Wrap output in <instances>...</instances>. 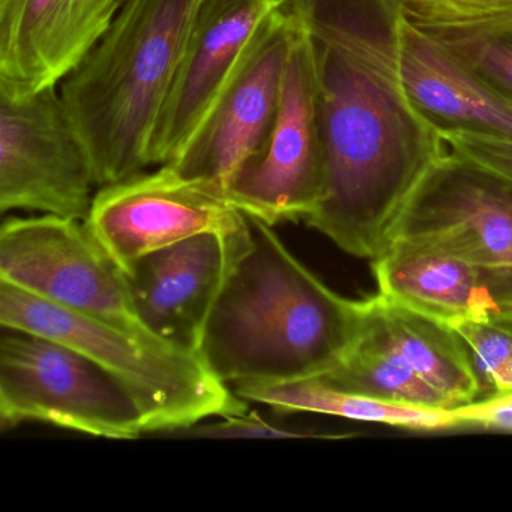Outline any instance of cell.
Returning a JSON list of instances; mask_svg holds the SVG:
<instances>
[{"label": "cell", "instance_id": "6da1fadb", "mask_svg": "<svg viewBox=\"0 0 512 512\" xmlns=\"http://www.w3.org/2000/svg\"><path fill=\"white\" fill-rule=\"evenodd\" d=\"M284 8L310 46L326 151L325 194L304 223L373 262L448 152L404 88L403 11L397 0H287Z\"/></svg>", "mask_w": 512, "mask_h": 512}, {"label": "cell", "instance_id": "7a4b0ae2", "mask_svg": "<svg viewBox=\"0 0 512 512\" xmlns=\"http://www.w3.org/2000/svg\"><path fill=\"white\" fill-rule=\"evenodd\" d=\"M247 220L197 353L230 388L332 370L358 338L364 299L338 295L290 253L274 227Z\"/></svg>", "mask_w": 512, "mask_h": 512}, {"label": "cell", "instance_id": "3957f363", "mask_svg": "<svg viewBox=\"0 0 512 512\" xmlns=\"http://www.w3.org/2000/svg\"><path fill=\"white\" fill-rule=\"evenodd\" d=\"M197 5L199 0H124L106 34L61 83L98 188L148 169L149 143Z\"/></svg>", "mask_w": 512, "mask_h": 512}, {"label": "cell", "instance_id": "277c9868", "mask_svg": "<svg viewBox=\"0 0 512 512\" xmlns=\"http://www.w3.org/2000/svg\"><path fill=\"white\" fill-rule=\"evenodd\" d=\"M0 325L44 335L91 358L134 395L148 434L247 413L248 401L221 382L199 353L125 331L0 281Z\"/></svg>", "mask_w": 512, "mask_h": 512}, {"label": "cell", "instance_id": "5b68a950", "mask_svg": "<svg viewBox=\"0 0 512 512\" xmlns=\"http://www.w3.org/2000/svg\"><path fill=\"white\" fill-rule=\"evenodd\" d=\"M25 422L104 439L148 434L139 401L91 358L44 335L2 328L0 427Z\"/></svg>", "mask_w": 512, "mask_h": 512}, {"label": "cell", "instance_id": "8992f818", "mask_svg": "<svg viewBox=\"0 0 512 512\" xmlns=\"http://www.w3.org/2000/svg\"><path fill=\"white\" fill-rule=\"evenodd\" d=\"M0 281L67 310L157 338L140 319L124 269L85 221L46 214L5 220Z\"/></svg>", "mask_w": 512, "mask_h": 512}, {"label": "cell", "instance_id": "52a82bcc", "mask_svg": "<svg viewBox=\"0 0 512 512\" xmlns=\"http://www.w3.org/2000/svg\"><path fill=\"white\" fill-rule=\"evenodd\" d=\"M98 188L88 148L59 86L0 92V211L86 221Z\"/></svg>", "mask_w": 512, "mask_h": 512}, {"label": "cell", "instance_id": "ba28073f", "mask_svg": "<svg viewBox=\"0 0 512 512\" xmlns=\"http://www.w3.org/2000/svg\"><path fill=\"white\" fill-rule=\"evenodd\" d=\"M325 185L313 59L296 25L277 118L262 148L236 172L226 194L239 211L274 227L283 221L304 223L322 202Z\"/></svg>", "mask_w": 512, "mask_h": 512}, {"label": "cell", "instance_id": "9c48e42d", "mask_svg": "<svg viewBox=\"0 0 512 512\" xmlns=\"http://www.w3.org/2000/svg\"><path fill=\"white\" fill-rule=\"evenodd\" d=\"M295 34V20L284 7L259 26L211 112L169 166L227 190L274 125Z\"/></svg>", "mask_w": 512, "mask_h": 512}, {"label": "cell", "instance_id": "30bf717a", "mask_svg": "<svg viewBox=\"0 0 512 512\" xmlns=\"http://www.w3.org/2000/svg\"><path fill=\"white\" fill-rule=\"evenodd\" d=\"M245 214L226 191L163 164L98 188L86 226L128 271L142 257L205 232H230Z\"/></svg>", "mask_w": 512, "mask_h": 512}, {"label": "cell", "instance_id": "8fae6325", "mask_svg": "<svg viewBox=\"0 0 512 512\" xmlns=\"http://www.w3.org/2000/svg\"><path fill=\"white\" fill-rule=\"evenodd\" d=\"M392 242L512 265V182L446 152L407 200Z\"/></svg>", "mask_w": 512, "mask_h": 512}, {"label": "cell", "instance_id": "7c38bea8", "mask_svg": "<svg viewBox=\"0 0 512 512\" xmlns=\"http://www.w3.org/2000/svg\"><path fill=\"white\" fill-rule=\"evenodd\" d=\"M286 2L199 0L181 65L149 143V166H163L181 154L259 26Z\"/></svg>", "mask_w": 512, "mask_h": 512}, {"label": "cell", "instance_id": "4fadbf2b", "mask_svg": "<svg viewBox=\"0 0 512 512\" xmlns=\"http://www.w3.org/2000/svg\"><path fill=\"white\" fill-rule=\"evenodd\" d=\"M248 220L230 232H205L148 254L128 268V283L140 319L152 335L188 352H199L212 307L236 254Z\"/></svg>", "mask_w": 512, "mask_h": 512}, {"label": "cell", "instance_id": "5bb4252c", "mask_svg": "<svg viewBox=\"0 0 512 512\" xmlns=\"http://www.w3.org/2000/svg\"><path fill=\"white\" fill-rule=\"evenodd\" d=\"M124 0H0V92L59 86L112 25Z\"/></svg>", "mask_w": 512, "mask_h": 512}, {"label": "cell", "instance_id": "9a60e30c", "mask_svg": "<svg viewBox=\"0 0 512 512\" xmlns=\"http://www.w3.org/2000/svg\"><path fill=\"white\" fill-rule=\"evenodd\" d=\"M371 269L380 293L446 325L512 320V265H484L392 242Z\"/></svg>", "mask_w": 512, "mask_h": 512}, {"label": "cell", "instance_id": "2e32d148", "mask_svg": "<svg viewBox=\"0 0 512 512\" xmlns=\"http://www.w3.org/2000/svg\"><path fill=\"white\" fill-rule=\"evenodd\" d=\"M401 76L410 103L443 140H512V103L436 38L404 19Z\"/></svg>", "mask_w": 512, "mask_h": 512}, {"label": "cell", "instance_id": "e0dca14e", "mask_svg": "<svg viewBox=\"0 0 512 512\" xmlns=\"http://www.w3.org/2000/svg\"><path fill=\"white\" fill-rule=\"evenodd\" d=\"M362 323L455 410L479 400L466 346L452 326L380 292L364 299Z\"/></svg>", "mask_w": 512, "mask_h": 512}, {"label": "cell", "instance_id": "ac0fdd59", "mask_svg": "<svg viewBox=\"0 0 512 512\" xmlns=\"http://www.w3.org/2000/svg\"><path fill=\"white\" fill-rule=\"evenodd\" d=\"M232 389L248 403L253 401V403L266 404L278 412L320 413V415L377 422V424L415 431L458 428L457 410L437 412V410L398 406V404L344 391L326 382L320 376L281 380V382L239 383Z\"/></svg>", "mask_w": 512, "mask_h": 512}, {"label": "cell", "instance_id": "d6986e66", "mask_svg": "<svg viewBox=\"0 0 512 512\" xmlns=\"http://www.w3.org/2000/svg\"><path fill=\"white\" fill-rule=\"evenodd\" d=\"M319 376L344 391L386 403L437 412L455 410L439 391L410 370L379 337L365 328L364 323L344 358Z\"/></svg>", "mask_w": 512, "mask_h": 512}, {"label": "cell", "instance_id": "ffe728a7", "mask_svg": "<svg viewBox=\"0 0 512 512\" xmlns=\"http://www.w3.org/2000/svg\"><path fill=\"white\" fill-rule=\"evenodd\" d=\"M422 31L436 38L512 103V20L476 29Z\"/></svg>", "mask_w": 512, "mask_h": 512}, {"label": "cell", "instance_id": "44dd1931", "mask_svg": "<svg viewBox=\"0 0 512 512\" xmlns=\"http://www.w3.org/2000/svg\"><path fill=\"white\" fill-rule=\"evenodd\" d=\"M452 328L466 346L479 400L512 392V320H466Z\"/></svg>", "mask_w": 512, "mask_h": 512}, {"label": "cell", "instance_id": "7402d4cb", "mask_svg": "<svg viewBox=\"0 0 512 512\" xmlns=\"http://www.w3.org/2000/svg\"><path fill=\"white\" fill-rule=\"evenodd\" d=\"M422 29H476L512 20V0H397Z\"/></svg>", "mask_w": 512, "mask_h": 512}, {"label": "cell", "instance_id": "603a6c76", "mask_svg": "<svg viewBox=\"0 0 512 512\" xmlns=\"http://www.w3.org/2000/svg\"><path fill=\"white\" fill-rule=\"evenodd\" d=\"M350 434L314 433L301 430L292 425L281 424L260 418L257 413H242V415L224 416L221 421L211 424L191 425L181 430L170 431L163 437H178V439H307V437H347Z\"/></svg>", "mask_w": 512, "mask_h": 512}, {"label": "cell", "instance_id": "cb8c5ba5", "mask_svg": "<svg viewBox=\"0 0 512 512\" xmlns=\"http://www.w3.org/2000/svg\"><path fill=\"white\" fill-rule=\"evenodd\" d=\"M445 143L454 154L512 182V140L457 134Z\"/></svg>", "mask_w": 512, "mask_h": 512}, {"label": "cell", "instance_id": "d4e9b609", "mask_svg": "<svg viewBox=\"0 0 512 512\" xmlns=\"http://www.w3.org/2000/svg\"><path fill=\"white\" fill-rule=\"evenodd\" d=\"M458 428L512 433V392L475 401L457 410Z\"/></svg>", "mask_w": 512, "mask_h": 512}]
</instances>
